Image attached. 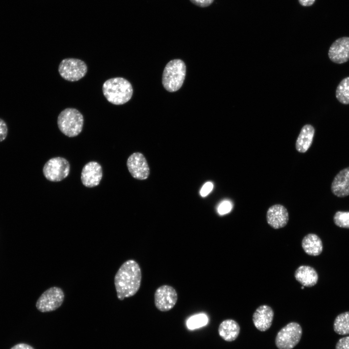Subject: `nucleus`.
<instances>
[{
    "mask_svg": "<svg viewBox=\"0 0 349 349\" xmlns=\"http://www.w3.org/2000/svg\"><path fill=\"white\" fill-rule=\"evenodd\" d=\"M142 272L139 264L134 260L125 262L114 277L117 297L120 300L134 296L139 290Z\"/></svg>",
    "mask_w": 349,
    "mask_h": 349,
    "instance_id": "1",
    "label": "nucleus"
},
{
    "mask_svg": "<svg viewBox=\"0 0 349 349\" xmlns=\"http://www.w3.org/2000/svg\"><path fill=\"white\" fill-rule=\"evenodd\" d=\"M103 94L106 99L114 105H122L131 98L133 88L126 79L115 77L106 80L102 86Z\"/></svg>",
    "mask_w": 349,
    "mask_h": 349,
    "instance_id": "2",
    "label": "nucleus"
},
{
    "mask_svg": "<svg viewBox=\"0 0 349 349\" xmlns=\"http://www.w3.org/2000/svg\"><path fill=\"white\" fill-rule=\"evenodd\" d=\"M186 65L180 59L170 61L165 66L162 74V82L168 92H174L182 86L186 76Z\"/></svg>",
    "mask_w": 349,
    "mask_h": 349,
    "instance_id": "3",
    "label": "nucleus"
},
{
    "mask_svg": "<svg viewBox=\"0 0 349 349\" xmlns=\"http://www.w3.org/2000/svg\"><path fill=\"white\" fill-rule=\"evenodd\" d=\"M83 124L82 114L75 108H66L58 116L57 124L59 130L69 137L78 136L82 131Z\"/></svg>",
    "mask_w": 349,
    "mask_h": 349,
    "instance_id": "4",
    "label": "nucleus"
},
{
    "mask_svg": "<svg viewBox=\"0 0 349 349\" xmlns=\"http://www.w3.org/2000/svg\"><path fill=\"white\" fill-rule=\"evenodd\" d=\"M302 333V328L299 323L290 322L278 332L275 345L279 349H292L300 342Z\"/></svg>",
    "mask_w": 349,
    "mask_h": 349,
    "instance_id": "5",
    "label": "nucleus"
},
{
    "mask_svg": "<svg viewBox=\"0 0 349 349\" xmlns=\"http://www.w3.org/2000/svg\"><path fill=\"white\" fill-rule=\"evenodd\" d=\"M88 67L81 60L76 58H65L59 64L58 71L60 76L69 81H76L86 74Z\"/></svg>",
    "mask_w": 349,
    "mask_h": 349,
    "instance_id": "6",
    "label": "nucleus"
},
{
    "mask_svg": "<svg viewBox=\"0 0 349 349\" xmlns=\"http://www.w3.org/2000/svg\"><path fill=\"white\" fill-rule=\"evenodd\" d=\"M64 299L63 290L59 287L53 286L41 294L36 301V307L41 312H51L61 306Z\"/></svg>",
    "mask_w": 349,
    "mask_h": 349,
    "instance_id": "7",
    "label": "nucleus"
},
{
    "mask_svg": "<svg viewBox=\"0 0 349 349\" xmlns=\"http://www.w3.org/2000/svg\"><path fill=\"white\" fill-rule=\"evenodd\" d=\"M69 163L62 157L50 159L45 164L43 169L45 177L52 182H59L64 179L69 174Z\"/></svg>",
    "mask_w": 349,
    "mask_h": 349,
    "instance_id": "8",
    "label": "nucleus"
},
{
    "mask_svg": "<svg viewBox=\"0 0 349 349\" xmlns=\"http://www.w3.org/2000/svg\"><path fill=\"white\" fill-rule=\"evenodd\" d=\"M177 300V294L172 286L163 285L159 287L154 295L155 305L160 311L166 312L172 309Z\"/></svg>",
    "mask_w": 349,
    "mask_h": 349,
    "instance_id": "9",
    "label": "nucleus"
},
{
    "mask_svg": "<svg viewBox=\"0 0 349 349\" xmlns=\"http://www.w3.org/2000/svg\"><path fill=\"white\" fill-rule=\"evenodd\" d=\"M127 165L134 178L144 180L148 177L149 168L146 159L142 153L136 152L131 154L127 160Z\"/></svg>",
    "mask_w": 349,
    "mask_h": 349,
    "instance_id": "10",
    "label": "nucleus"
},
{
    "mask_svg": "<svg viewBox=\"0 0 349 349\" xmlns=\"http://www.w3.org/2000/svg\"><path fill=\"white\" fill-rule=\"evenodd\" d=\"M330 60L341 64L349 60V37H342L335 40L331 45L328 51Z\"/></svg>",
    "mask_w": 349,
    "mask_h": 349,
    "instance_id": "11",
    "label": "nucleus"
},
{
    "mask_svg": "<svg viewBox=\"0 0 349 349\" xmlns=\"http://www.w3.org/2000/svg\"><path fill=\"white\" fill-rule=\"evenodd\" d=\"M102 175L101 165L97 162L90 161L82 168L81 173V182L86 187H94L99 185Z\"/></svg>",
    "mask_w": 349,
    "mask_h": 349,
    "instance_id": "12",
    "label": "nucleus"
},
{
    "mask_svg": "<svg viewBox=\"0 0 349 349\" xmlns=\"http://www.w3.org/2000/svg\"><path fill=\"white\" fill-rule=\"evenodd\" d=\"M268 223L274 229L285 227L289 220L287 209L280 204L274 205L268 209L266 215Z\"/></svg>",
    "mask_w": 349,
    "mask_h": 349,
    "instance_id": "13",
    "label": "nucleus"
},
{
    "mask_svg": "<svg viewBox=\"0 0 349 349\" xmlns=\"http://www.w3.org/2000/svg\"><path fill=\"white\" fill-rule=\"evenodd\" d=\"M273 317L272 309L268 305H262L259 306L254 313L253 321L257 330L265 332L270 327Z\"/></svg>",
    "mask_w": 349,
    "mask_h": 349,
    "instance_id": "14",
    "label": "nucleus"
},
{
    "mask_svg": "<svg viewBox=\"0 0 349 349\" xmlns=\"http://www.w3.org/2000/svg\"><path fill=\"white\" fill-rule=\"evenodd\" d=\"M331 190L339 197L349 195V167L342 169L335 175L331 185Z\"/></svg>",
    "mask_w": 349,
    "mask_h": 349,
    "instance_id": "15",
    "label": "nucleus"
},
{
    "mask_svg": "<svg viewBox=\"0 0 349 349\" xmlns=\"http://www.w3.org/2000/svg\"><path fill=\"white\" fill-rule=\"evenodd\" d=\"M296 280L304 286L312 287L318 281V276L314 268L309 266L302 265L295 271Z\"/></svg>",
    "mask_w": 349,
    "mask_h": 349,
    "instance_id": "16",
    "label": "nucleus"
},
{
    "mask_svg": "<svg viewBox=\"0 0 349 349\" xmlns=\"http://www.w3.org/2000/svg\"><path fill=\"white\" fill-rule=\"evenodd\" d=\"M315 134L314 127L310 124L304 125L297 139L295 147L300 153H305L310 147Z\"/></svg>",
    "mask_w": 349,
    "mask_h": 349,
    "instance_id": "17",
    "label": "nucleus"
},
{
    "mask_svg": "<svg viewBox=\"0 0 349 349\" xmlns=\"http://www.w3.org/2000/svg\"><path fill=\"white\" fill-rule=\"evenodd\" d=\"M218 332L223 340L231 342L237 339L238 336L240 326L238 323L233 319H225L220 324Z\"/></svg>",
    "mask_w": 349,
    "mask_h": 349,
    "instance_id": "18",
    "label": "nucleus"
},
{
    "mask_svg": "<svg viewBox=\"0 0 349 349\" xmlns=\"http://www.w3.org/2000/svg\"><path fill=\"white\" fill-rule=\"evenodd\" d=\"M301 246L305 253L312 256L319 255L323 250L322 240L317 235L313 233L308 234L303 238Z\"/></svg>",
    "mask_w": 349,
    "mask_h": 349,
    "instance_id": "19",
    "label": "nucleus"
},
{
    "mask_svg": "<svg viewBox=\"0 0 349 349\" xmlns=\"http://www.w3.org/2000/svg\"><path fill=\"white\" fill-rule=\"evenodd\" d=\"M333 330L339 335L349 334V311L341 313L335 317Z\"/></svg>",
    "mask_w": 349,
    "mask_h": 349,
    "instance_id": "20",
    "label": "nucleus"
},
{
    "mask_svg": "<svg viewBox=\"0 0 349 349\" xmlns=\"http://www.w3.org/2000/svg\"><path fill=\"white\" fill-rule=\"evenodd\" d=\"M335 96L341 103L349 104V77L343 79L338 84L335 91Z\"/></svg>",
    "mask_w": 349,
    "mask_h": 349,
    "instance_id": "21",
    "label": "nucleus"
},
{
    "mask_svg": "<svg viewBox=\"0 0 349 349\" xmlns=\"http://www.w3.org/2000/svg\"><path fill=\"white\" fill-rule=\"evenodd\" d=\"M208 321L207 316L203 313H200L190 317L186 322V325L189 330H195L203 327Z\"/></svg>",
    "mask_w": 349,
    "mask_h": 349,
    "instance_id": "22",
    "label": "nucleus"
},
{
    "mask_svg": "<svg viewBox=\"0 0 349 349\" xmlns=\"http://www.w3.org/2000/svg\"><path fill=\"white\" fill-rule=\"evenodd\" d=\"M333 219L336 226L341 228H349V211H337Z\"/></svg>",
    "mask_w": 349,
    "mask_h": 349,
    "instance_id": "23",
    "label": "nucleus"
},
{
    "mask_svg": "<svg viewBox=\"0 0 349 349\" xmlns=\"http://www.w3.org/2000/svg\"><path fill=\"white\" fill-rule=\"evenodd\" d=\"M232 207V204L228 201L222 202L218 207V212L220 215H223L229 213Z\"/></svg>",
    "mask_w": 349,
    "mask_h": 349,
    "instance_id": "24",
    "label": "nucleus"
},
{
    "mask_svg": "<svg viewBox=\"0 0 349 349\" xmlns=\"http://www.w3.org/2000/svg\"><path fill=\"white\" fill-rule=\"evenodd\" d=\"M335 349H349V336L340 338L336 344Z\"/></svg>",
    "mask_w": 349,
    "mask_h": 349,
    "instance_id": "25",
    "label": "nucleus"
},
{
    "mask_svg": "<svg viewBox=\"0 0 349 349\" xmlns=\"http://www.w3.org/2000/svg\"><path fill=\"white\" fill-rule=\"evenodd\" d=\"M8 134V127L5 121L0 118V142L5 139Z\"/></svg>",
    "mask_w": 349,
    "mask_h": 349,
    "instance_id": "26",
    "label": "nucleus"
},
{
    "mask_svg": "<svg viewBox=\"0 0 349 349\" xmlns=\"http://www.w3.org/2000/svg\"><path fill=\"white\" fill-rule=\"evenodd\" d=\"M214 0H190L194 5L201 8H205L210 6Z\"/></svg>",
    "mask_w": 349,
    "mask_h": 349,
    "instance_id": "27",
    "label": "nucleus"
},
{
    "mask_svg": "<svg viewBox=\"0 0 349 349\" xmlns=\"http://www.w3.org/2000/svg\"><path fill=\"white\" fill-rule=\"evenodd\" d=\"M213 188V185L211 182H207L206 183L200 190V194L203 197H205L208 195Z\"/></svg>",
    "mask_w": 349,
    "mask_h": 349,
    "instance_id": "28",
    "label": "nucleus"
},
{
    "mask_svg": "<svg viewBox=\"0 0 349 349\" xmlns=\"http://www.w3.org/2000/svg\"><path fill=\"white\" fill-rule=\"evenodd\" d=\"M11 349H34L32 346L25 344L19 343L13 346Z\"/></svg>",
    "mask_w": 349,
    "mask_h": 349,
    "instance_id": "29",
    "label": "nucleus"
},
{
    "mask_svg": "<svg viewBox=\"0 0 349 349\" xmlns=\"http://www.w3.org/2000/svg\"><path fill=\"white\" fill-rule=\"evenodd\" d=\"M299 1L303 6H310L313 5L315 0H299Z\"/></svg>",
    "mask_w": 349,
    "mask_h": 349,
    "instance_id": "30",
    "label": "nucleus"
},
{
    "mask_svg": "<svg viewBox=\"0 0 349 349\" xmlns=\"http://www.w3.org/2000/svg\"><path fill=\"white\" fill-rule=\"evenodd\" d=\"M304 286H302V287H301V289H304Z\"/></svg>",
    "mask_w": 349,
    "mask_h": 349,
    "instance_id": "31",
    "label": "nucleus"
}]
</instances>
